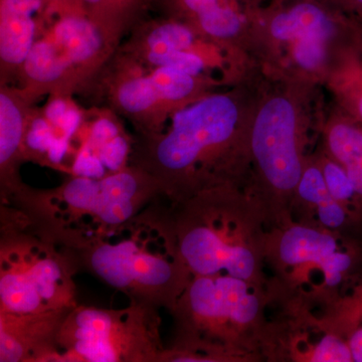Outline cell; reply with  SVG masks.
<instances>
[{
    "mask_svg": "<svg viewBox=\"0 0 362 362\" xmlns=\"http://www.w3.org/2000/svg\"><path fill=\"white\" fill-rule=\"evenodd\" d=\"M239 120L238 105L228 95L199 98L173 113L159 132L137 136L130 164L152 176L173 204L228 187L226 157Z\"/></svg>",
    "mask_w": 362,
    "mask_h": 362,
    "instance_id": "cell-1",
    "label": "cell"
},
{
    "mask_svg": "<svg viewBox=\"0 0 362 362\" xmlns=\"http://www.w3.org/2000/svg\"><path fill=\"white\" fill-rule=\"evenodd\" d=\"M162 201L71 252L80 268L130 302L170 312L194 275L178 249L171 204Z\"/></svg>",
    "mask_w": 362,
    "mask_h": 362,
    "instance_id": "cell-2",
    "label": "cell"
},
{
    "mask_svg": "<svg viewBox=\"0 0 362 362\" xmlns=\"http://www.w3.org/2000/svg\"><path fill=\"white\" fill-rule=\"evenodd\" d=\"M161 197L158 182L130 164L101 180L70 176L54 189L26 185L6 204L37 232L74 251L134 218Z\"/></svg>",
    "mask_w": 362,
    "mask_h": 362,
    "instance_id": "cell-3",
    "label": "cell"
},
{
    "mask_svg": "<svg viewBox=\"0 0 362 362\" xmlns=\"http://www.w3.org/2000/svg\"><path fill=\"white\" fill-rule=\"evenodd\" d=\"M170 204L178 249L192 275L226 274L259 284L267 244L255 214L259 207L230 187Z\"/></svg>",
    "mask_w": 362,
    "mask_h": 362,
    "instance_id": "cell-4",
    "label": "cell"
},
{
    "mask_svg": "<svg viewBox=\"0 0 362 362\" xmlns=\"http://www.w3.org/2000/svg\"><path fill=\"white\" fill-rule=\"evenodd\" d=\"M258 284L226 274L194 276L170 313L175 339L161 362L221 361L263 316Z\"/></svg>",
    "mask_w": 362,
    "mask_h": 362,
    "instance_id": "cell-5",
    "label": "cell"
},
{
    "mask_svg": "<svg viewBox=\"0 0 362 362\" xmlns=\"http://www.w3.org/2000/svg\"><path fill=\"white\" fill-rule=\"evenodd\" d=\"M74 252L37 232L13 206H1L0 312L40 314L77 306Z\"/></svg>",
    "mask_w": 362,
    "mask_h": 362,
    "instance_id": "cell-6",
    "label": "cell"
},
{
    "mask_svg": "<svg viewBox=\"0 0 362 362\" xmlns=\"http://www.w3.org/2000/svg\"><path fill=\"white\" fill-rule=\"evenodd\" d=\"M159 309L130 302L127 308L78 304L57 335V362H161Z\"/></svg>",
    "mask_w": 362,
    "mask_h": 362,
    "instance_id": "cell-7",
    "label": "cell"
},
{
    "mask_svg": "<svg viewBox=\"0 0 362 362\" xmlns=\"http://www.w3.org/2000/svg\"><path fill=\"white\" fill-rule=\"evenodd\" d=\"M100 75L113 113L125 117L137 136L156 134L173 113L197 101L201 80L175 68H143L114 54Z\"/></svg>",
    "mask_w": 362,
    "mask_h": 362,
    "instance_id": "cell-8",
    "label": "cell"
},
{
    "mask_svg": "<svg viewBox=\"0 0 362 362\" xmlns=\"http://www.w3.org/2000/svg\"><path fill=\"white\" fill-rule=\"evenodd\" d=\"M252 156L272 197L282 202L296 194L305 170L298 141L297 117L289 100H269L255 120Z\"/></svg>",
    "mask_w": 362,
    "mask_h": 362,
    "instance_id": "cell-9",
    "label": "cell"
},
{
    "mask_svg": "<svg viewBox=\"0 0 362 362\" xmlns=\"http://www.w3.org/2000/svg\"><path fill=\"white\" fill-rule=\"evenodd\" d=\"M271 244L281 266L318 269L329 288L341 284L356 270L362 254L358 247L341 244L333 230L303 223L286 226Z\"/></svg>",
    "mask_w": 362,
    "mask_h": 362,
    "instance_id": "cell-10",
    "label": "cell"
},
{
    "mask_svg": "<svg viewBox=\"0 0 362 362\" xmlns=\"http://www.w3.org/2000/svg\"><path fill=\"white\" fill-rule=\"evenodd\" d=\"M42 33L56 47L78 90L90 86L109 63L118 47L103 30L78 9L47 14Z\"/></svg>",
    "mask_w": 362,
    "mask_h": 362,
    "instance_id": "cell-11",
    "label": "cell"
},
{
    "mask_svg": "<svg viewBox=\"0 0 362 362\" xmlns=\"http://www.w3.org/2000/svg\"><path fill=\"white\" fill-rule=\"evenodd\" d=\"M69 312H0V362H57V335Z\"/></svg>",
    "mask_w": 362,
    "mask_h": 362,
    "instance_id": "cell-12",
    "label": "cell"
},
{
    "mask_svg": "<svg viewBox=\"0 0 362 362\" xmlns=\"http://www.w3.org/2000/svg\"><path fill=\"white\" fill-rule=\"evenodd\" d=\"M0 86V197L1 204H8L26 187L20 168L25 162L23 138L35 100L18 86Z\"/></svg>",
    "mask_w": 362,
    "mask_h": 362,
    "instance_id": "cell-13",
    "label": "cell"
},
{
    "mask_svg": "<svg viewBox=\"0 0 362 362\" xmlns=\"http://www.w3.org/2000/svg\"><path fill=\"white\" fill-rule=\"evenodd\" d=\"M45 0H0V85L18 82L21 66L44 30Z\"/></svg>",
    "mask_w": 362,
    "mask_h": 362,
    "instance_id": "cell-14",
    "label": "cell"
},
{
    "mask_svg": "<svg viewBox=\"0 0 362 362\" xmlns=\"http://www.w3.org/2000/svg\"><path fill=\"white\" fill-rule=\"evenodd\" d=\"M133 142L116 117H99L78 145L70 176L101 180L127 168Z\"/></svg>",
    "mask_w": 362,
    "mask_h": 362,
    "instance_id": "cell-15",
    "label": "cell"
},
{
    "mask_svg": "<svg viewBox=\"0 0 362 362\" xmlns=\"http://www.w3.org/2000/svg\"><path fill=\"white\" fill-rule=\"evenodd\" d=\"M271 33L281 42H309L320 40L327 42L335 32L332 21L320 7L301 4L290 11L278 14L272 21Z\"/></svg>",
    "mask_w": 362,
    "mask_h": 362,
    "instance_id": "cell-16",
    "label": "cell"
},
{
    "mask_svg": "<svg viewBox=\"0 0 362 362\" xmlns=\"http://www.w3.org/2000/svg\"><path fill=\"white\" fill-rule=\"evenodd\" d=\"M147 0H77V6L119 47L138 23Z\"/></svg>",
    "mask_w": 362,
    "mask_h": 362,
    "instance_id": "cell-17",
    "label": "cell"
},
{
    "mask_svg": "<svg viewBox=\"0 0 362 362\" xmlns=\"http://www.w3.org/2000/svg\"><path fill=\"white\" fill-rule=\"evenodd\" d=\"M328 146L349 175L362 204V128L347 122L335 124L328 134Z\"/></svg>",
    "mask_w": 362,
    "mask_h": 362,
    "instance_id": "cell-18",
    "label": "cell"
},
{
    "mask_svg": "<svg viewBox=\"0 0 362 362\" xmlns=\"http://www.w3.org/2000/svg\"><path fill=\"white\" fill-rule=\"evenodd\" d=\"M199 30L211 39L230 40L239 33L242 21L239 14L226 4L214 7L195 18Z\"/></svg>",
    "mask_w": 362,
    "mask_h": 362,
    "instance_id": "cell-19",
    "label": "cell"
},
{
    "mask_svg": "<svg viewBox=\"0 0 362 362\" xmlns=\"http://www.w3.org/2000/svg\"><path fill=\"white\" fill-rule=\"evenodd\" d=\"M321 170L327 185L328 192L333 199L341 202L343 206L349 207L351 211L352 206L358 209L359 207H362L361 199L354 189L349 175L337 161L325 162Z\"/></svg>",
    "mask_w": 362,
    "mask_h": 362,
    "instance_id": "cell-20",
    "label": "cell"
},
{
    "mask_svg": "<svg viewBox=\"0 0 362 362\" xmlns=\"http://www.w3.org/2000/svg\"><path fill=\"white\" fill-rule=\"evenodd\" d=\"M296 195L305 204L313 207L332 197L328 192L322 170L315 166L305 168L297 187Z\"/></svg>",
    "mask_w": 362,
    "mask_h": 362,
    "instance_id": "cell-21",
    "label": "cell"
},
{
    "mask_svg": "<svg viewBox=\"0 0 362 362\" xmlns=\"http://www.w3.org/2000/svg\"><path fill=\"white\" fill-rule=\"evenodd\" d=\"M311 362H352L349 341L335 334H326L321 338L308 354Z\"/></svg>",
    "mask_w": 362,
    "mask_h": 362,
    "instance_id": "cell-22",
    "label": "cell"
},
{
    "mask_svg": "<svg viewBox=\"0 0 362 362\" xmlns=\"http://www.w3.org/2000/svg\"><path fill=\"white\" fill-rule=\"evenodd\" d=\"M181 7L194 16V20L201 14L221 6L223 0H178Z\"/></svg>",
    "mask_w": 362,
    "mask_h": 362,
    "instance_id": "cell-23",
    "label": "cell"
},
{
    "mask_svg": "<svg viewBox=\"0 0 362 362\" xmlns=\"http://www.w3.org/2000/svg\"><path fill=\"white\" fill-rule=\"evenodd\" d=\"M347 341L354 361L362 362V327L354 328Z\"/></svg>",
    "mask_w": 362,
    "mask_h": 362,
    "instance_id": "cell-24",
    "label": "cell"
},
{
    "mask_svg": "<svg viewBox=\"0 0 362 362\" xmlns=\"http://www.w3.org/2000/svg\"><path fill=\"white\" fill-rule=\"evenodd\" d=\"M47 14L58 13L66 9L78 8L77 0H45Z\"/></svg>",
    "mask_w": 362,
    "mask_h": 362,
    "instance_id": "cell-25",
    "label": "cell"
},
{
    "mask_svg": "<svg viewBox=\"0 0 362 362\" xmlns=\"http://www.w3.org/2000/svg\"><path fill=\"white\" fill-rule=\"evenodd\" d=\"M356 111L357 114H358L359 118H361V120L362 121V87L356 99Z\"/></svg>",
    "mask_w": 362,
    "mask_h": 362,
    "instance_id": "cell-26",
    "label": "cell"
},
{
    "mask_svg": "<svg viewBox=\"0 0 362 362\" xmlns=\"http://www.w3.org/2000/svg\"><path fill=\"white\" fill-rule=\"evenodd\" d=\"M352 2L357 6L362 7V0H352Z\"/></svg>",
    "mask_w": 362,
    "mask_h": 362,
    "instance_id": "cell-27",
    "label": "cell"
}]
</instances>
